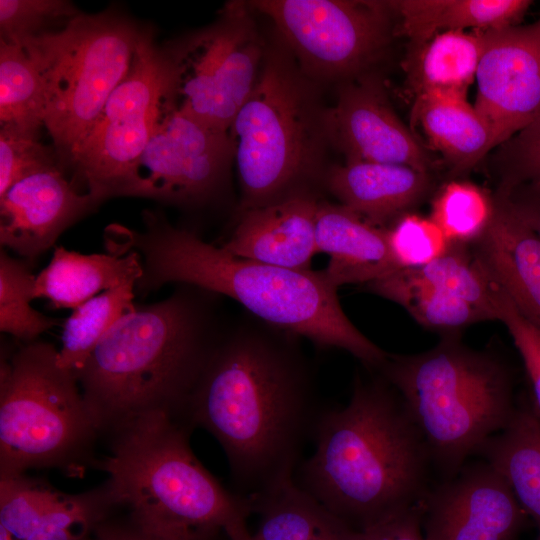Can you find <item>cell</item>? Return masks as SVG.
I'll list each match as a JSON object with an SVG mask.
<instances>
[{"label": "cell", "instance_id": "obj_1", "mask_svg": "<svg viewBox=\"0 0 540 540\" xmlns=\"http://www.w3.org/2000/svg\"><path fill=\"white\" fill-rule=\"evenodd\" d=\"M299 339L252 315L224 328L189 401L188 425L219 442L250 502L293 478L322 409Z\"/></svg>", "mask_w": 540, "mask_h": 540}, {"label": "cell", "instance_id": "obj_2", "mask_svg": "<svg viewBox=\"0 0 540 540\" xmlns=\"http://www.w3.org/2000/svg\"><path fill=\"white\" fill-rule=\"evenodd\" d=\"M143 229L112 224L105 230L108 252L135 251L142 275L135 293L145 296L168 283L189 284L241 304L260 321L319 348L351 353L378 370L388 353L368 339L344 312L324 270H297L232 255L188 229L171 225L162 213L145 210Z\"/></svg>", "mask_w": 540, "mask_h": 540}, {"label": "cell", "instance_id": "obj_3", "mask_svg": "<svg viewBox=\"0 0 540 540\" xmlns=\"http://www.w3.org/2000/svg\"><path fill=\"white\" fill-rule=\"evenodd\" d=\"M293 481L357 532L422 502L431 460L397 391L357 375L348 404L322 408Z\"/></svg>", "mask_w": 540, "mask_h": 540}, {"label": "cell", "instance_id": "obj_4", "mask_svg": "<svg viewBox=\"0 0 540 540\" xmlns=\"http://www.w3.org/2000/svg\"><path fill=\"white\" fill-rule=\"evenodd\" d=\"M177 285L123 316L75 372L100 434L155 411L189 426L190 398L224 328L215 307L220 295Z\"/></svg>", "mask_w": 540, "mask_h": 540}, {"label": "cell", "instance_id": "obj_5", "mask_svg": "<svg viewBox=\"0 0 540 540\" xmlns=\"http://www.w3.org/2000/svg\"><path fill=\"white\" fill-rule=\"evenodd\" d=\"M193 430L167 413L140 415L109 434V455L96 466L113 510L153 531H225L247 523L248 499L225 488L198 460Z\"/></svg>", "mask_w": 540, "mask_h": 540}, {"label": "cell", "instance_id": "obj_6", "mask_svg": "<svg viewBox=\"0 0 540 540\" xmlns=\"http://www.w3.org/2000/svg\"><path fill=\"white\" fill-rule=\"evenodd\" d=\"M421 432L430 459L452 477L512 417L508 369L465 346L455 334L413 355L388 354L379 368Z\"/></svg>", "mask_w": 540, "mask_h": 540}, {"label": "cell", "instance_id": "obj_7", "mask_svg": "<svg viewBox=\"0 0 540 540\" xmlns=\"http://www.w3.org/2000/svg\"><path fill=\"white\" fill-rule=\"evenodd\" d=\"M313 84L285 45L266 49L256 85L229 131L240 214L304 192L326 140V109Z\"/></svg>", "mask_w": 540, "mask_h": 540}, {"label": "cell", "instance_id": "obj_8", "mask_svg": "<svg viewBox=\"0 0 540 540\" xmlns=\"http://www.w3.org/2000/svg\"><path fill=\"white\" fill-rule=\"evenodd\" d=\"M100 436L74 371L58 363V349L33 340L0 365V476L29 468H57L79 476L96 465Z\"/></svg>", "mask_w": 540, "mask_h": 540}, {"label": "cell", "instance_id": "obj_9", "mask_svg": "<svg viewBox=\"0 0 540 540\" xmlns=\"http://www.w3.org/2000/svg\"><path fill=\"white\" fill-rule=\"evenodd\" d=\"M142 28L117 11L80 13L64 27L22 40L40 70L44 127L70 168L109 96L128 73Z\"/></svg>", "mask_w": 540, "mask_h": 540}, {"label": "cell", "instance_id": "obj_10", "mask_svg": "<svg viewBox=\"0 0 540 540\" xmlns=\"http://www.w3.org/2000/svg\"><path fill=\"white\" fill-rule=\"evenodd\" d=\"M172 66L150 29H142L126 76L109 96L72 160L75 182L100 204L126 196L138 159L168 100Z\"/></svg>", "mask_w": 540, "mask_h": 540}, {"label": "cell", "instance_id": "obj_11", "mask_svg": "<svg viewBox=\"0 0 540 540\" xmlns=\"http://www.w3.org/2000/svg\"><path fill=\"white\" fill-rule=\"evenodd\" d=\"M301 70L314 82H344L376 71L395 32L390 1L256 0Z\"/></svg>", "mask_w": 540, "mask_h": 540}, {"label": "cell", "instance_id": "obj_12", "mask_svg": "<svg viewBox=\"0 0 540 540\" xmlns=\"http://www.w3.org/2000/svg\"><path fill=\"white\" fill-rule=\"evenodd\" d=\"M164 49L172 66L168 105L228 130L255 87L264 56L246 3L226 4L212 25Z\"/></svg>", "mask_w": 540, "mask_h": 540}, {"label": "cell", "instance_id": "obj_13", "mask_svg": "<svg viewBox=\"0 0 540 540\" xmlns=\"http://www.w3.org/2000/svg\"><path fill=\"white\" fill-rule=\"evenodd\" d=\"M233 160L228 132L166 102L136 163L126 196L178 206L206 203L224 187Z\"/></svg>", "mask_w": 540, "mask_h": 540}, {"label": "cell", "instance_id": "obj_14", "mask_svg": "<svg viewBox=\"0 0 540 540\" xmlns=\"http://www.w3.org/2000/svg\"><path fill=\"white\" fill-rule=\"evenodd\" d=\"M402 306L420 325L455 334L486 320H499V287L470 245L451 244L445 254L417 268L396 270L363 285Z\"/></svg>", "mask_w": 540, "mask_h": 540}, {"label": "cell", "instance_id": "obj_15", "mask_svg": "<svg viewBox=\"0 0 540 540\" xmlns=\"http://www.w3.org/2000/svg\"><path fill=\"white\" fill-rule=\"evenodd\" d=\"M474 107L495 148L540 115V17L528 25L485 30Z\"/></svg>", "mask_w": 540, "mask_h": 540}, {"label": "cell", "instance_id": "obj_16", "mask_svg": "<svg viewBox=\"0 0 540 540\" xmlns=\"http://www.w3.org/2000/svg\"><path fill=\"white\" fill-rule=\"evenodd\" d=\"M326 140L345 160L410 166L431 172L429 151L395 113L377 71L340 84L335 105L325 110Z\"/></svg>", "mask_w": 540, "mask_h": 540}, {"label": "cell", "instance_id": "obj_17", "mask_svg": "<svg viewBox=\"0 0 540 540\" xmlns=\"http://www.w3.org/2000/svg\"><path fill=\"white\" fill-rule=\"evenodd\" d=\"M525 517L504 478L482 462L427 493L422 530L425 540H514Z\"/></svg>", "mask_w": 540, "mask_h": 540}, {"label": "cell", "instance_id": "obj_18", "mask_svg": "<svg viewBox=\"0 0 540 540\" xmlns=\"http://www.w3.org/2000/svg\"><path fill=\"white\" fill-rule=\"evenodd\" d=\"M98 205L56 165L31 174L0 196V243L32 262Z\"/></svg>", "mask_w": 540, "mask_h": 540}, {"label": "cell", "instance_id": "obj_19", "mask_svg": "<svg viewBox=\"0 0 540 540\" xmlns=\"http://www.w3.org/2000/svg\"><path fill=\"white\" fill-rule=\"evenodd\" d=\"M319 201L306 192L240 214L221 245L234 256L279 267L309 270L316 245Z\"/></svg>", "mask_w": 540, "mask_h": 540}, {"label": "cell", "instance_id": "obj_20", "mask_svg": "<svg viewBox=\"0 0 540 540\" xmlns=\"http://www.w3.org/2000/svg\"><path fill=\"white\" fill-rule=\"evenodd\" d=\"M493 195L492 222L470 246L521 315L540 330V237L502 196Z\"/></svg>", "mask_w": 540, "mask_h": 540}, {"label": "cell", "instance_id": "obj_21", "mask_svg": "<svg viewBox=\"0 0 540 540\" xmlns=\"http://www.w3.org/2000/svg\"><path fill=\"white\" fill-rule=\"evenodd\" d=\"M326 184L339 204L376 226L387 227L421 203L434 180L431 172L410 166L345 160L330 168Z\"/></svg>", "mask_w": 540, "mask_h": 540}, {"label": "cell", "instance_id": "obj_22", "mask_svg": "<svg viewBox=\"0 0 540 540\" xmlns=\"http://www.w3.org/2000/svg\"><path fill=\"white\" fill-rule=\"evenodd\" d=\"M318 253L329 256L324 272L337 288L365 285L399 270L391 253L386 228L327 201H319L316 214Z\"/></svg>", "mask_w": 540, "mask_h": 540}, {"label": "cell", "instance_id": "obj_23", "mask_svg": "<svg viewBox=\"0 0 540 540\" xmlns=\"http://www.w3.org/2000/svg\"><path fill=\"white\" fill-rule=\"evenodd\" d=\"M142 275L139 254H81L55 246L49 264L36 275L34 299L53 309L75 310L100 293Z\"/></svg>", "mask_w": 540, "mask_h": 540}, {"label": "cell", "instance_id": "obj_24", "mask_svg": "<svg viewBox=\"0 0 540 540\" xmlns=\"http://www.w3.org/2000/svg\"><path fill=\"white\" fill-rule=\"evenodd\" d=\"M411 120L442 155L452 177L473 169L495 150L488 122L466 99L416 95Z\"/></svg>", "mask_w": 540, "mask_h": 540}, {"label": "cell", "instance_id": "obj_25", "mask_svg": "<svg viewBox=\"0 0 540 540\" xmlns=\"http://www.w3.org/2000/svg\"><path fill=\"white\" fill-rule=\"evenodd\" d=\"M530 0H395L390 5L410 50L446 31L487 30L519 25Z\"/></svg>", "mask_w": 540, "mask_h": 540}, {"label": "cell", "instance_id": "obj_26", "mask_svg": "<svg viewBox=\"0 0 540 540\" xmlns=\"http://www.w3.org/2000/svg\"><path fill=\"white\" fill-rule=\"evenodd\" d=\"M476 453L504 478L540 533V417L536 410L516 407L507 425Z\"/></svg>", "mask_w": 540, "mask_h": 540}, {"label": "cell", "instance_id": "obj_27", "mask_svg": "<svg viewBox=\"0 0 540 540\" xmlns=\"http://www.w3.org/2000/svg\"><path fill=\"white\" fill-rule=\"evenodd\" d=\"M257 516L258 540H359L350 528L293 478L264 492L251 502Z\"/></svg>", "mask_w": 540, "mask_h": 540}, {"label": "cell", "instance_id": "obj_28", "mask_svg": "<svg viewBox=\"0 0 540 540\" xmlns=\"http://www.w3.org/2000/svg\"><path fill=\"white\" fill-rule=\"evenodd\" d=\"M485 46V30L446 31L410 50L405 69L416 95L466 99Z\"/></svg>", "mask_w": 540, "mask_h": 540}, {"label": "cell", "instance_id": "obj_29", "mask_svg": "<svg viewBox=\"0 0 540 540\" xmlns=\"http://www.w3.org/2000/svg\"><path fill=\"white\" fill-rule=\"evenodd\" d=\"M46 98L38 65L21 43L0 40V127L38 135Z\"/></svg>", "mask_w": 540, "mask_h": 540}, {"label": "cell", "instance_id": "obj_30", "mask_svg": "<svg viewBox=\"0 0 540 540\" xmlns=\"http://www.w3.org/2000/svg\"><path fill=\"white\" fill-rule=\"evenodd\" d=\"M136 280L106 290L91 298L65 319L58 350L61 367L78 371L102 339L123 316L133 312Z\"/></svg>", "mask_w": 540, "mask_h": 540}, {"label": "cell", "instance_id": "obj_31", "mask_svg": "<svg viewBox=\"0 0 540 540\" xmlns=\"http://www.w3.org/2000/svg\"><path fill=\"white\" fill-rule=\"evenodd\" d=\"M494 213V195L472 182L453 179L436 191L430 218L450 244L471 245L486 232Z\"/></svg>", "mask_w": 540, "mask_h": 540}, {"label": "cell", "instance_id": "obj_32", "mask_svg": "<svg viewBox=\"0 0 540 540\" xmlns=\"http://www.w3.org/2000/svg\"><path fill=\"white\" fill-rule=\"evenodd\" d=\"M36 276L28 262L0 252V330L25 342L35 340L43 332L63 326L65 319L46 316L35 310Z\"/></svg>", "mask_w": 540, "mask_h": 540}, {"label": "cell", "instance_id": "obj_33", "mask_svg": "<svg viewBox=\"0 0 540 540\" xmlns=\"http://www.w3.org/2000/svg\"><path fill=\"white\" fill-rule=\"evenodd\" d=\"M80 13L67 0H0V40L18 43L55 31Z\"/></svg>", "mask_w": 540, "mask_h": 540}, {"label": "cell", "instance_id": "obj_34", "mask_svg": "<svg viewBox=\"0 0 540 540\" xmlns=\"http://www.w3.org/2000/svg\"><path fill=\"white\" fill-rule=\"evenodd\" d=\"M385 228L399 269L424 266L445 254L451 246L430 217L412 212L399 216Z\"/></svg>", "mask_w": 540, "mask_h": 540}, {"label": "cell", "instance_id": "obj_35", "mask_svg": "<svg viewBox=\"0 0 540 540\" xmlns=\"http://www.w3.org/2000/svg\"><path fill=\"white\" fill-rule=\"evenodd\" d=\"M485 161L496 177V191L540 182V115L499 145Z\"/></svg>", "mask_w": 540, "mask_h": 540}, {"label": "cell", "instance_id": "obj_36", "mask_svg": "<svg viewBox=\"0 0 540 540\" xmlns=\"http://www.w3.org/2000/svg\"><path fill=\"white\" fill-rule=\"evenodd\" d=\"M56 490L24 474L0 477V526L26 540Z\"/></svg>", "mask_w": 540, "mask_h": 540}, {"label": "cell", "instance_id": "obj_37", "mask_svg": "<svg viewBox=\"0 0 540 540\" xmlns=\"http://www.w3.org/2000/svg\"><path fill=\"white\" fill-rule=\"evenodd\" d=\"M56 165L55 150L44 146L38 135L0 128V196L19 180Z\"/></svg>", "mask_w": 540, "mask_h": 540}, {"label": "cell", "instance_id": "obj_38", "mask_svg": "<svg viewBox=\"0 0 540 540\" xmlns=\"http://www.w3.org/2000/svg\"><path fill=\"white\" fill-rule=\"evenodd\" d=\"M498 310L499 320L507 327L523 360L533 391L534 409L540 417V330L521 315L501 289Z\"/></svg>", "mask_w": 540, "mask_h": 540}, {"label": "cell", "instance_id": "obj_39", "mask_svg": "<svg viewBox=\"0 0 540 540\" xmlns=\"http://www.w3.org/2000/svg\"><path fill=\"white\" fill-rule=\"evenodd\" d=\"M86 540H231L222 528H196L179 532L145 529L125 514L112 510L98 522Z\"/></svg>", "mask_w": 540, "mask_h": 540}, {"label": "cell", "instance_id": "obj_40", "mask_svg": "<svg viewBox=\"0 0 540 540\" xmlns=\"http://www.w3.org/2000/svg\"><path fill=\"white\" fill-rule=\"evenodd\" d=\"M423 504L424 500L360 532L359 540H425L422 530Z\"/></svg>", "mask_w": 540, "mask_h": 540}, {"label": "cell", "instance_id": "obj_41", "mask_svg": "<svg viewBox=\"0 0 540 540\" xmlns=\"http://www.w3.org/2000/svg\"><path fill=\"white\" fill-rule=\"evenodd\" d=\"M495 193L502 196L512 211L540 237V182Z\"/></svg>", "mask_w": 540, "mask_h": 540}, {"label": "cell", "instance_id": "obj_42", "mask_svg": "<svg viewBox=\"0 0 540 540\" xmlns=\"http://www.w3.org/2000/svg\"><path fill=\"white\" fill-rule=\"evenodd\" d=\"M231 540H258L254 533L248 529L247 523L234 526L226 530Z\"/></svg>", "mask_w": 540, "mask_h": 540}, {"label": "cell", "instance_id": "obj_43", "mask_svg": "<svg viewBox=\"0 0 540 540\" xmlns=\"http://www.w3.org/2000/svg\"><path fill=\"white\" fill-rule=\"evenodd\" d=\"M0 540H17L4 527L0 526Z\"/></svg>", "mask_w": 540, "mask_h": 540}, {"label": "cell", "instance_id": "obj_44", "mask_svg": "<svg viewBox=\"0 0 540 540\" xmlns=\"http://www.w3.org/2000/svg\"><path fill=\"white\" fill-rule=\"evenodd\" d=\"M537 540H540V533H538V537H537Z\"/></svg>", "mask_w": 540, "mask_h": 540}]
</instances>
